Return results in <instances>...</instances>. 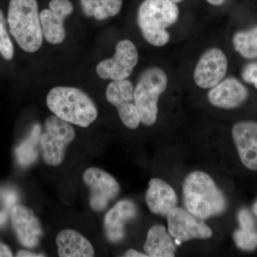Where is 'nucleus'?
I'll list each match as a JSON object with an SVG mask.
<instances>
[{"label":"nucleus","mask_w":257,"mask_h":257,"mask_svg":"<svg viewBox=\"0 0 257 257\" xmlns=\"http://www.w3.org/2000/svg\"><path fill=\"white\" fill-rule=\"evenodd\" d=\"M233 140L240 160L248 170H257V122L242 121L233 126Z\"/></svg>","instance_id":"4468645a"},{"label":"nucleus","mask_w":257,"mask_h":257,"mask_svg":"<svg viewBox=\"0 0 257 257\" xmlns=\"http://www.w3.org/2000/svg\"><path fill=\"white\" fill-rule=\"evenodd\" d=\"M241 77L245 82L253 84L257 89V62L247 64L243 69Z\"/></svg>","instance_id":"a878e982"},{"label":"nucleus","mask_w":257,"mask_h":257,"mask_svg":"<svg viewBox=\"0 0 257 257\" xmlns=\"http://www.w3.org/2000/svg\"><path fill=\"white\" fill-rule=\"evenodd\" d=\"M7 23L22 50L28 53L40 50L43 35L37 0H10Z\"/></svg>","instance_id":"f03ea898"},{"label":"nucleus","mask_w":257,"mask_h":257,"mask_svg":"<svg viewBox=\"0 0 257 257\" xmlns=\"http://www.w3.org/2000/svg\"><path fill=\"white\" fill-rule=\"evenodd\" d=\"M13 256L11 250L5 243L0 241V257Z\"/></svg>","instance_id":"c85d7f7f"},{"label":"nucleus","mask_w":257,"mask_h":257,"mask_svg":"<svg viewBox=\"0 0 257 257\" xmlns=\"http://www.w3.org/2000/svg\"><path fill=\"white\" fill-rule=\"evenodd\" d=\"M42 127L40 124H35L27 140L15 150L18 163L23 167H28L36 162L38 158V144H40Z\"/></svg>","instance_id":"412c9836"},{"label":"nucleus","mask_w":257,"mask_h":257,"mask_svg":"<svg viewBox=\"0 0 257 257\" xmlns=\"http://www.w3.org/2000/svg\"><path fill=\"white\" fill-rule=\"evenodd\" d=\"M47 105L57 117L82 127L89 126L98 116L94 101L78 88H52L47 94Z\"/></svg>","instance_id":"7ed1b4c3"},{"label":"nucleus","mask_w":257,"mask_h":257,"mask_svg":"<svg viewBox=\"0 0 257 257\" xmlns=\"http://www.w3.org/2000/svg\"><path fill=\"white\" fill-rule=\"evenodd\" d=\"M49 8L40 13L42 35L47 42L57 45L65 39L64 21L72 14L74 7L70 0H51Z\"/></svg>","instance_id":"f8f14e48"},{"label":"nucleus","mask_w":257,"mask_h":257,"mask_svg":"<svg viewBox=\"0 0 257 257\" xmlns=\"http://www.w3.org/2000/svg\"><path fill=\"white\" fill-rule=\"evenodd\" d=\"M124 256L126 257H147V254L146 253H143L141 252H139V251H136V250L133 249H128V251H126V253H124Z\"/></svg>","instance_id":"c756f323"},{"label":"nucleus","mask_w":257,"mask_h":257,"mask_svg":"<svg viewBox=\"0 0 257 257\" xmlns=\"http://www.w3.org/2000/svg\"><path fill=\"white\" fill-rule=\"evenodd\" d=\"M138 215V207L130 199L116 203L106 213L104 228L106 239L111 243H118L125 236V225Z\"/></svg>","instance_id":"dca6fc26"},{"label":"nucleus","mask_w":257,"mask_h":257,"mask_svg":"<svg viewBox=\"0 0 257 257\" xmlns=\"http://www.w3.org/2000/svg\"><path fill=\"white\" fill-rule=\"evenodd\" d=\"M228 60L220 49L213 47L206 51L194 71V80L202 89H211L224 78L227 72Z\"/></svg>","instance_id":"9b49d317"},{"label":"nucleus","mask_w":257,"mask_h":257,"mask_svg":"<svg viewBox=\"0 0 257 257\" xmlns=\"http://www.w3.org/2000/svg\"><path fill=\"white\" fill-rule=\"evenodd\" d=\"M11 219L20 243L26 248L38 246L43 235V229L34 211L25 206H15L12 209Z\"/></svg>","instance_id":"ddd939ff"},{"label":"nucleus","mask_w":257,"mask_h":257,"mask_svg":"<svg viewBox=\"0 0 257 257\" xmlns=\"http://www.w3.org/2000/svg\"><path fill=\"white\" fill-rule=\"evenodd\" d=\"M83 13L97 20L116 16L122 6V0H80Z\"/></svg>","instance_id":"aec40b11"},{"label":"nucleus","mask_w":257,"mask_h":257,"mask_svg":"<svg viewBox=\"0 0 257 257\" xmlns=\"http://www.w3.org/2000/svg\"><path fill=\"white\" fill-rule=\"evenodd\" d=\"M168 231L179 244L191 239H209L212 231L203 219L193 215L188 211L175 207L167 216Z\"/></svg>","instance_id":"1a4fd4ad"},{"label":"nucleus","mask_w":257,"mask_h":257,"mask_svg":"<svg viewBox=\"0 0 257 257\" xmlns=\"http://www.w3.org/2000/svg\"><path fill=\"white\" fill-rule=\"evenodd\" d=\"M17 256L19 257H44L45 255L44 253H37L31 252V251L21 250L17 253Z\"/></svg>","instance_id":"cd10ccee"},{"label":"nucleus","mask_w":257,"mask_h":257,"mask_svg":"<svg viewBox=\"0 0 257 257\" xmlns=\"http://www.w3.org/2000/svg\"><path fill=\"white\" fill-rule=\"evenodd\" d=\"M238 219L241 229L253 230L254 221L251 213L246 209H241L238 214Z\"/></svg>","instance_id":"bb28decb"},{"label":"nucleus","mask_w":257,"mask_h":257,"mask_svg":"<svg viewBox=\"0 0 257 257\" xmlns=\"http://www.w3.org/2000/svg\"><path fill=\"white\" fill-rule=\"evenodd\" d=\"M167 74L160 67H150L140 75L134 95L141 122L146 126L156 123L159 98L167 89Z\"/></svg>","instance_id":"39448f33"},{"label":"nucleus","mask_w":257,"mask_h":257,"mask_svg":"<svg viewBox=\"0 0 257 257\" xmlns=\"http://www.w3.org/2000/svg\"><path fill=\"white\" fill-rule=\"evenodd\" d=\"M144 250L150 257L175 256L176 246L163 225H154L147 233Z\"/></svg>","instance_id":"6ab92c4d"},{"label":"nucleus","mask_w":257,"mask_h":257,"mask_svg":"<svg viewBox=\"0 0 257 257\" xmlns=\"http://www.w3.org/2000/svg\"><path fill=\"white\" fill-rule=\"evenodd\" d=\"M7 19L0 9V55L6 60H12L15 55V47L7 28Z\"/></svg>","instance_id":"5701e85b"},{"label":"nucleus","mask_w":257,"mask_h":257,"mask_svg":"<svg viewBox=\"0 0 257 257\" xmlns=\"http://www.w3.org/2000/svg\"><path fill=\"white\" fill-rule=\"evenodd\" d=\"M56 243L61 257H92L95 254L90 241L75 230L61 231L56 237Z\"/></svg>","instance_id":"a211bd4d"},{"label":"nucleus","mask_w":257,"mask_h":257,"mask_svg":"<svg viewBox=\"0 0 257 257\" xmlns=\"http://www.w3.org/2000/svg\"><path fill=\"white\" fill-rule=\"evenodd\" d=\"M0 199L3 201L7 210L13 209L18 201V194L15 190L5 189L0 191Z\"/></svg>","instance_id":"393cba45"},{"label":"nucleus","mask_w":257,"mask_h":257,"mask_svg":"<svg viewBox=\"0 0 257 257\" xmlns=\"http://www.w3.org/2000/svg\"><path fill=\"white\" fill-rule=\"evenodd\" d=\"M75 138L70 123L57 116H50L45 122V132L40 139L42 158L47 165L57 167L63 162L69 144Z\"/></svg>","instance_id":"423d86ee"},{"label":"nucleus","mask_w":257,"mask_h":257,"mask_svg":"<svg viewBox=\"0 0 257 257\" xmlns=\"http://www.w3.org/2000/svg\"><path fill=\"white\" fill-rule=\"evenodd\" d=\"M232 43L235 51L243 58H256L257 26L236 32L233 36Z\"/></svg>","instance_id":"4be33fe9"},{"label":"nucleus","mask_w":257,"mask_h":257,"mask_svg":"<svg viewBox=\"0 0 257 257\" xmlns=\"http://www.w3.org/2000/svg\"><path fill=\"white\" fill-rule=\"evenodd\" d=\"M179 15L178 7L171 0H145L139 7L137 21L144 39L161 47L170 42L167 29L177 23Z\"/></svg>","instance_id":"20e7f679"},{"label":"nucleus","mask_w":257,"mask_h":257,"mask_svg":"<svg viewBox=\"0 0 257 257\" xmlns=\"http://www.w3.org/2000/svg\"><path fill=\"white\" fill-rule=\"evenodd\" d=\"M146 202L153 214L166 216L177 206L178 199L175 190L170 184L162 179L153 178L149 183Z\"/></svg>","instance_id":"f3484780"},{"label":"nucleus","mask_w":257,"mask_h":257,"mask_svg":"<svg viewBox=\"0 0 257 257\" xmlns=\"http://www.w3.org/2000/svg\"><path fill=\"white\" fill-rule=\"evenodd\" d=\"M135 87L128 79L112 81L106 89V98L117 109L120 119L131 130L138 127L141 120L135 101Z\"/></svg>","instance_id":"9d476101"},{"label":"nucleus","mask_w":257,"mask_h":257,"mask_svg":"<svg viewBox=\"0 0 257 257\" xmlns=\"http://www.w3.org/2000/svg\"><path fill=\"white\" fill-rule=\"evenodd\" d=\"M207 2L209 4L214 5V6H220V5L224 4L226 0H207Z\"/></svg>","instance_id":"2f4dec72"},{"label":"nucleus","mask_w":257,"mask_h":257,"mask_svg":"<svg viewBox=\"0 0 257 257\" xmlns=\"http://www.w3.org/2000/svg\"><path fill=\"white\" fill-rule=\"evenodd\" d=\"M8 219V211H0V226H4Z\"/></svg>","instance_id":"7c9ffc66"},{"label":"nucleus","mask_w":257,"mask_h":257,"mask_svg":"<svg viewBox=\"0 0 257 257\" xmlns=\"http://www.w3.org/2000/svg\"><path fill=\"white\" fill-rule=\"evenodd\" d=\"M248 92L242 83L234 77L221 80L208 93L211 105L221 109L239 107L247 99Z\"/></svg>","instance_id":"2eb2a0df"},{"label":"nucleus","mask_w":257,"mask_h":257,"mask_svg":"<svg viewBox=\"0 0 257 257\" xmlns=\"http://www.w3.org/2000/svg\"><path fill=\"white\" fill-rule=\"evenodd\" d=\"M183 199L187 210L203 220L222 214L226 208L224 194L202 171L193 172L184 179Z\"/></svg>","instance_id":"f257e3e1"},{"label":"nucleus","mask_w":257,"mask_h":257,"mask_svg":"<svg viewBox=\"0 0 257 257\" xmlns=\"http://www.w3.org/2000/svg\"><path fill=\"white\" fill-rule=\"evenodd\" d=\"M83 181L89 189V205L94 211L101 212L119 194V184L109 173L97 167L84 172Z\"/></svg>","instance_id":"6e6552de"},{"label":"nucleus","mask_w":257,"mask_h":257,"mask_svg":"<svg viewBox=\"0 0 257 257\" xmlns=\"http://www.w3.org/2000/svg\"><path fill=\"white\" fill-rule=\"evenodd\" d=\"M138 60V51L135 44L130 40H121L116 45L114 56L101 61L96 66V72L101 79L123 80L133 73Z\"/></svg>","instance_id":"0eeeda50"},{"label":"nucleus","mask_w":257,"mask_h":257,"mask_svg":"<svg viewBox=\"0 0 257 257\" xmlns=\"http://www.w3.org/2000/svg\"><path fill=\"white\" fill-rule=\"evenodd\" d=\"M171 1L173 2V3H175L176 4H177V3H181V2L183 1V0H171Z\"/></svg>","instance_id":"72a5a7b5"},{"label":"nucleus","mask_w":257,"mask_h":257,"mask_svg":"<svg viewBox=\"0 0 257 257\" xmlns=\"http://www.w3.org/2000/svg\"><path fill=\"white\" fill-rule=\"evenodd\" d=\"M253 211L255 214L257 216V201L255 202V204L253 206Z\"/></svg>","instance_id":"473e14b6"},{"label":"nucleus","mask_w":257,"mask_h":257,"mask_svg":"<svg viewBox=\"0 0 257 257\" xmlns=\"http://www.w3.org/2000/svg\"><path fill=\"white\" fill-rule=\"evenodd\" d=\"M234 240L236 246L244 251H253L257 247V234L253 230H236Z\"/></svg>","instance_id":"b1692460"}]
</instances>
